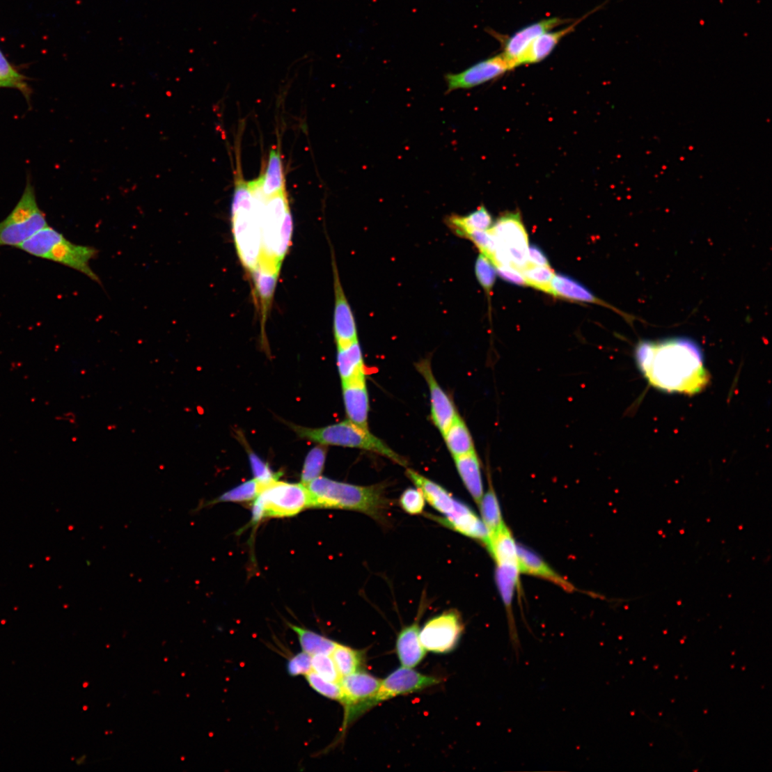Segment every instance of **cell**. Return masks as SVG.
<instances>
[{"label": "cell", "mask_w": 772, "mask_h": 772, "mask_svg": "<svg viewBox=\"0 0 772 772\" xmlns=\"http://www.w3.org/2000/svg\"><path fill=\"white\" fill-rule=\"evenodd\" d=\"M407 474L422 491L425 501L443 515V517L437 518L438 521L474 540L483 542L487 538V530L484 522L467 505L457 500L444 488L420 473L408 469Z\"/></svg>", "instance_id": "4"}, {"label": "cell", "mask_w": 772, "mask_h": 772, "mask_svg": "<svg viewBox=\"0 0 772 772\" xmlns=\"http://www.w3.org/2000/svg\"><path fill=\"white\" fill-rule=\"evenodd\" d=\"M312 508V501L307 487L277 480L262 488L253 501L252 525L266 518L296 516Z\"/></svg>", "instance_id": "8"}, {"label": "cell", "mask_w": 772, "mask_h": 772, "mask_svg": "<svg viewBox=\"0 0 772 772\" xmlns=\"http://www.w3.org/2000/svg\"><path fill=\"white\" fill-rule=\"evenodd\" d=\"M259 180L260 191L265 198L286 191V180L279 148L271 150L267 168L259 177Z\"/></svg>", "instance_id": "26"}, {"label": "cell", "mask_w": 772, "mask_h": 772, "mask_svg": "<svg viewBox=\"0 0 772 772\" xmlns=\"http://www.w3.org/2000/svg\"><path fill=\"white\" fill-rule=\"evenodd\" d=\"M440 682V679L423 675L412 668H398L381 681L377 693L370 703V708L398 696L415 693Z\"/></svg>", "instance_id": "13"}, {"label": "cell", "mask_w": 772, "mask_h": 772, "mask_svg": "<svg viewBox=\"0 0 772 772\" xmlns=\"http://www.w3.org/2000/svg\"><path fill=\"white\" fill-rule=\"evenodd\" d=\"M337 365L342 384L365 377L364 363L359 340L338 347Z\"/></svg>", "instance_id": "25"}, {"label": "cell", "mask_w": 772, "mask_h": 772, "mask_svg": "<svg viewBox=\"0 0 772 772\" xmlns=\"http://www.w3.org/2000/svg\"><path fill=\"white\" fill-rule=\"evenodd\" d=\"M511 70L501 54L479 62L459 73L445 76L447 93L468 90L490 82Z\"/></svg>", "instance_id": "15"}, {"label": "cell", "mask_w": 772, "mask_h": 772, "mask_svg": "<svg viewBox=\"0 0 772 772\" xmlns=\"http://www.w3.org/2000/svg\"><path fill=\"white\" fill-rule=\"evenodd\" d=\"M312 671L322 678L335 683H339L342 678L331 655L312 656Z\"/></svg>", "instance_id": "38"}, {"label": "cell", "mask_w": 772, "mask_h": 772, "mask_svg": "<svg viewBox=\"0 0 772 772\" xmlns=\"http://www.w3.org/2000/svg\"><path fill=\"white\" fill-rule=\"evenodd\" d=\"M574 19L560 17L544 19L526 26L507 38H499L503 51L501 54L507 62L511 70L519 67V61L530 45L539 36L559 26L571 23Z\"/></svg>", "instance_id": "14"}, {"label": "cell", "mask_w": 772, "mask_h": 772, "mask_svg": "<svg viewBox=\"0 0 772 772\" xmlns=\"http://www.w3.org/2000/svg\"><path fill=\"white\" fill-rule=\"evenodd\" d=\"M601 7L591 11L578 19L574 20L566 28L548 31L537 38L528 47L521 57L519 67L523 65L536 64L547 58L559 43L569 34L572 33L585 18L600 9Z\"/></svg>", "instance_id": "18"}, {"label": "cell", "mask_w": 772, "mask_h": 772, "mask_svg": "<svg viewBox=\"0 0 772 772\" xmlns=\"http://www.w3.org/2000/svg\"><path fill=\"white\" fill-rule=\"evenodd\" d=\"M0 88H14L25 91L24 77L10 64L0 51Z\"/></svg>", "instance_id": "39"}, {"label": "cell", "mask_w": 772, "mask_h": 772, "mask_svg": "<svg viewBox=\"0 0 772 772\" xmlns=\"http://www.w3.org/2000/svg\"><path fill=\"white\" fill-rule=\"evenodd\" d=\"M262 489V487L260 484L258 482L255 478H253L251 480L246 482L226 491L214 500L203 503L201 507L200 505L197 510L206 507L207 505H212L220 503H242L254 501Z\"/></svg>", "instance_id": "32"}, {"label": "cell", "mask_w": 772, "mask_h": 772, "mask_svg": "<svg viewBox=\"0 0 772 772\" xmlns=\"http://www.w3.org/2000/svg\"><path fill=\"white\" fill-rule=\"evenodd\" d=\"M475 274L489 300L497 276L495 265L487 256L481 253L475 260Z\"/></svg>", "instance_id": "35"}, {"label": "cell", "mask_w": 772, "mask_h": 772, "mask_svg": "<svg viewBox=\"0 0 772 772\" xmlns=\"http://www.w3.org/2000/svg\"><path fill=\"white\" fill-rule=\"evenodd\" d=\"M332 258L335 291L333 331L338 347H343L358 340L357 327L353 311L340 283L333 253Z\"/></svg>", "instance_id": "16"}, {"label": "cell", "mask_w": 772, "mask_h": 772, "mask_svg": "<svg viewBox=\"0 0 772 772\" xmlns=\"http://www.w3.org/2000/svg\"><path fill=\"white\" fill-rule=\"evenodd\" d=\"M381 682L376 677L362 671L341 678L340 703L344 708L342 735L357 717L370 709V703L377 693Z\"/></svg>", "instance_id": "11"}, {"label": "cell", "mask_w": 772, "mask_h": 772, "mask_svg": "<svg viewBox=\"0 0 772 772\" xmlns=\"http://www.w3.org/2000/svg\"><path fill=\"white\" fill-rule=\"evenodd\" d=\"M420 631L418 622H416L403 629L397 637L395 649L402 667H417L427 654L420 640Z\"/></svg>", "instance_id": "23"}, {"label": "cell", "mask_w": 772, "mask_h": 772, "mask_svg": "<svg viewBox=\"0 0 772 772\" xmlns=\"http://www.w3.org/2000/svg\"><path fill=\"white\" fill-rule=\"evenodd\" d=\"M497 274L504 281L511 283L528 286L521 271L512 265H499L495 266Z\"/></svg>", "instance_id": "42"}, {"label": "cell", "mask_w": 772, "mask_h": 772, "mask_svg": "<svg viewBox=\"0 0 772 772\" xmlns=\"http://www.w3.org/2000/svg\"><path fill=\"white\" fill-rule=\"evenodd\" d=\"M635 359L649 383L664 391L694 395L709 382L702 350L691 338L642 340L636 346Z\"/></svg>", "instance_id": "1"}, {"label": "cell", "mask_w": 772, "mask_h": 772, "mask_svg": "<svg viewBox=\"0 0 772 772\" xmlns=\"http://www.w3.org/2000/svg\"><path fill=\"white\" fill-rule=\"evenodd\" d=\"M446 223L456 234L463 237L471 231L489 230L494 225L492 216L484 205L467 216L451 215L446 219Z\"/></svg>", "instance_id": "27"}, {"label": "cell", "mask_w": 772, "mask_h": 772, "mask_svg": "<svg viewBox=\"0 0 772 772\" xmlns=\"http://www.w3.org/2000/svg\"><path fill=\"white\" fill-rule=\"evenodd\" d=\"M528 262L529 265H550L549 259L545 253L539 246L535 245L529 246L528 251Z\"/></svg>", "instance_id": "43"}, {"label": "cell", "mask_w": 772, "mask_h": 772, "mask_svg": "<svg viewBox=\"0 0 772 772\" xmlns=\"http://www.w3.org/2000/svg\"><path fill=\"white\" fill-rule=\"evenodd\" d=\"M496 250L491 258L495 266L507 265L523 270L529 265L528 237L519 212H508L493 225Z\"/></svg>", "instance_id": "10"}, {"label": "cell", "mask_w": 772, "mask_h": 772, "mask_svg": "<svg viewBox=\"0 0 772 772\" xmlns=\"http://www.w3.org/2000/svg\"><path fill=\"white\" fill-rule=\"evenodd\" d=\"M17 249L34 257L65 265L101 284L99 277L90 265V261L97 257L98 251L91 246L73 244L63 234L49 226L39 230Z\"/></svg>", "instance_id": "5"}, {"label": "cell", "mask_w": 772, "mask_h": 772, "mask_svg": "<svg viewBox=\"0 0 772 772\" xmlns=\"http://www.w3.org/2000/svg\"><path fill=\"white\" fill-rule=\"evenodd\" d=\"M464 631L461 615L451 609L430 620L420 631V640L427 651L447 654L459 645Z\"/></svg>", "instance_id": "12"}, {"label": "cell", "mask_w": 772, "mask_h": 772, "mask_svg": "<svg viewBox=\"0 0 772 772\" xmlns=\"http://www.w3.org/2000/svg\"><path fill=\"white\" fill-rule=\"evenodd\" d=\"M442 436L454 459L475 450L470 432L459 415Z\"/></svg>", "instance_id": "28"}, {"label": "cell", "mask_w": 772, "mask_h": 772, "mask_svg": "<svg viewBox=\"0 0 772 772\" xmlns=\"http://www.w3.org/2000/svg\"><path fill=\"white\" fill-rule=\"evenodd\" d=\"M286 668L291 677L306 676L312 671V656L302 651L288 660Z\"/></svg>", "instance_id": "41"}, {"label": "cell", "mask_w": 772, "mask_h": 772, "mask_svg": "<svg viewBox=\"0 0 772 772\" xmlns=\"http://www.w3.org/2000/svg\"><path fill=\"white\" fill-rule=\"evenodd\" d=\"M342 396L346 414L349 420L368 429L369 399L366 387V377L343 383Z\"/></svg>", "instance_id": "20"}, {"label": "cell", "mask_w": 772, "mask_h": 772, "mask_svg": "<svg viewBox=\"0 0 772 772\" xmlns=\"http://www.w3.org/2000/svg\"><path fill=\"white\" fill-rule=\"evenodd\" d=\"M247 452L254 478L262 488L279 480L281 473L274 472L269 465L262 461L253 450L247 449Z\"/></svg>", "instance_id": "37"}, {"label": "cell", "mask_w": 772, "mask_h": 772, "mask_svg": "<svg viewBox=\"0 0 772 772\" xmlns=\"http://www.w3.org/2000/svg\"><path fill=\"white\" fill-rule=\"evenodd\" d=\"M417 368L428 384L432 419L443 435L459 414L454 404L435 379L430 362L422 361L418 363Z\"/></svg>", "instance_id": "17"}, {"label": "cell", "mask_w": 772, "mask_h": 772, "mask_svg": "<svg viewBox=\"0 0 772 772\" xmlns=\"http://www.w3.org/2000/svg\"><path fill=\"white\" fill-rule=\"evenodd\" d=\"M478 505L481 510V519L488 530L489 537V535L493 533V532L505 523L502 517L499 502L491 480H489V489L487 492L484 494Z\"/></svg>", "instance_id": "31"}, {"label": "cell", "mask_w": 772, "mask_h": 772, "mask_svg": "<svg viewBox=\"0 0 772 772\" xmlns=\"http://www.w3.org/2000/svg\"><path fill=\"white\" fill-rule=\"evenodd\" d=\"M291 630L297 635L302 651L311 655H331L337 643L331 638L304 627L289 624Z\"/></svg>", "instance_id": "29"}, {"label": "cell", "mask_w": 772, "mask_h": 772, "mask_svg": "<svg viewBox=\"0 0 772 772\" xmlns=\"http://www.w3.org/2000/svg\"><path fill=\"white\" fill-rule=\"evenodd\" d=\"M518 556L521 574L543 578L568 592H572L576 590L572 583L556 572L535 552L519 545Z\"/></svg>", "instance_id": "22"}, {"label": "cell", "mask_w": 772, "mask_h": 772, "mask_svg": "<svg viewBox=\"0 0 772 772\" xmlns=\"http://www.w3.org/2000/svg\"><path fill=\"white\" fill-rule=\"evenodd\" d=\"M232 204V225L239 259L251 274L261 254L260 210L264 196L258 179L246 182L242 171H236Z\"/></svg>", "instance_id": "2"}, {"label": "cell", "mask_w": 772, "mask_h": 772, "mask_svg": "<svg viewBox=\"0 0 772 772\" xmlns=\"http://www.w3.org/2000/svg\"><path fill=\"white\" fill-rule=\"evenodd\" d=\"M290 429L299 437L320 445L354 448L376 452L402 466H407L406 460L399 456L381 439L372 435L368 429L350 420L327 425L322 428H307L290 424Z\"/></svg>", "instance_id": "7"}, {"label": "cell", "mask_w": 772, "mask_h": 772, "mask_svg": "<svg viewBox=\"0 0 772 772\" xmlns=\"http://www.w3.org/2000/svg\"><path fill=\"white\" fill-rule=\"evenodd\" d=\"M462 482L471 497L479 505L485 494L480 461L475 450L455 458Z\"/></svg>", "instance_id": "24"}, {"label": "cell", "mask_w": 772, "mask_h": 772, "mask_svg": "<svg viewBox=\"0 0 772 772\" xmlns=\"http://www.w3.org/2000/svg\"><path fill=\"white\" fill-rule=\"evenodd\" d=\"M305 677L309 686L316 691L317 693L331 700L337 701L340 703L341 702L342 696L339 683L328 681L313 671L310 672Z\"/></svg>", "instance_id": "36"}, {"label": "cell", "mask_w": 772, "mask_h": 772, "mask_svg": "<svg viewBox=\"0 0 772 772\" xmlns=\"http://www.w3.org/2000/svg\"><path fill=\"white\" fill-rule=\"evenodd\" d=\"M47 226L46 216L38 205L34 188L28 182L15 207L0 222V248L17 249Z\"/></svg>", "instance_id": "9"}, {"label": "cell", "mask_w": 772, "mask_h": 772, "mask_svg": "<svg viewBox=\"0 0 772 772\" xmlns=\"http://www.w3.org/2000/svg\"><path fill=\"white\" fill-rule=\"evenodd\" d=\"M260 260L281 268L291 244L292 219L286 191L264 198L260 210Z\"/></svg>", "instance_id": "6"}, {"label": "cell", "mask_w": 772, "mask_h": 772, "mask_svg": "<svg viewBox=\"0 0 772 772\" xmlns=\"http://www.w3.org/2000/svg\"><path fill=\"white\" fill-rule=\"evenodd\" d=\"M312 508L352 510L379 519L388 509L389 501L381 486L360 487L319 476L306 485Z\"/></svg>", "instance_id": "3"}, {"label": "cell", "mask_w": 772, "mask_h": 772, "mask_svg": "<svg viewBox=\"0 0 772 772\" xmlns=\"http://www.w3.org/2000/svg\"><path fill=\"white\" fill-rule=\"evenodd\" d=\"M425 502L424 495L418 488L407 489L400 498L402 508L411 515L422 514L425 507Z\"/></svg>", "instance_id": "40"}, {"label": "cell", "mask_w": 772, "mask_h": 772, "mask_svg": "<svg viewBox=\"0 0 772 772\" xmlns=\"http://www.w3.org/2000/svg\"><path fill=\"white\" fill-rule=\"evenodd\" d=\"M331 656L341 677L361 671L364 663L362 652L338 643Z\"/></svg>", "instance_id": "30"}, {"label": "cell", "mask_w": 772, "mask_h": 772, "mask_svg": "<svg viewBox=\"0 0 772 772\" xmlns=\"http://www.w3.org/2000/svg\"><path fill=\"white\" fill-rule=\"evenodd\" d=\"M551 295L581 303L597 304L620 313L631 323L634 317L624 314L613 306L597 298L593 292L574 278L560 274H555L551 283Z\"/></svg>", "instance_id": "19"}, {"label": "cell", "mask_w": 772, "mask_h": 772, "mask_svg": "<svg viewBox=\"0 0 772 772\" xmlns=\"http://www.w3.org/2000/svg\"><path fill=\"white\" fill-rule=\"evenodd\" d=\"M327 449L325 446H317L308 452L301 473V483L307 485L316 478L321 476L326 463Z\"/></svg>", "instance_id": "33"}, {"label": "cell", "mask_w": 772, "mask_h": 772, "mask_svg": "<svg viewBox=\"0 0 772 772\" xmlns=\"http://www.w3.org/2000/svg\"><path fill=\"white\" fill-rule=\"evenodd\" d=\"M280 271L281 269L276 266L260 260L256 268L251 273L261 311L262 328L265 326V323L267 320Z\"/></svg>", "instance_id": "21"}, {"label": "cell", "mask_w": 772, "mask_h": 772, "mask_svg": "<svg viewBox=\"0 0 772 772\" xmlns=\"http://www.w3.org/2000/svg\"><path fill=\"white\" fill-rule=\"evenodd\" d=\"M528 286L535 287L551 295V283L554 271L551 266L528 265L521 271Z\"/></svg>", "instance_id": "34"}]
</instances>
